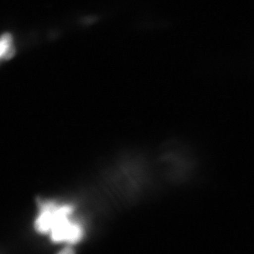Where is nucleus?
Segmentation results:
<instances>
[{
  "instance_id": "f257e3e1",
  "label": "nucleus",
  "mask_w": 254,
  "mask_h": 254,
  "mask_svg": "<svg viewBox=\"0 0 254 254\" xmlns=\"http://www.w3.org/2000/svg\"><path fill=\"white\" fill-rule=\"evenodd\" d=\"M37 202L34 228L38 234L49 237L53 243L65 246H75L83 240L85 228L75 218L74 206L53 199H40Z\"/></svg>"
},
{
  "instance_id": "f03ea898",
  "label": "nucleus",
  "mask_w": 254,
  "mask_h": 254,
  "mask_svg": "<svg viewBox=\"0 0 254 254\" xmlns=\"http://www.w3.org/2000/svg\"><path fill=\"white\" fill-rule=\"evenodd\" d=\"M157 164L162 176L171 185H185L197 173L199 162L192 148L179 139H170L159 150Z\"/></svg>"
},
{
  "instance_id": "7ed1b4c3",
  "label": "nucleus",
  "mask_w": 254,
  "mask_h": 254,
  "mask_svg": "<svg viewBox=\"0 0 254 254\" xmlns=\"http://www.w3.org/2000/svg\"><path fill=\"white\" fill-rule=\"evenodd\" d=\"M15 53L13 37L8 33L2 34L0 36V62L10 60Z\"/></svg>"
},
{
  "instance_id": "20e7f679",
  "label": "nucleus",
  "mask_w": 254,
  "mask_h": 254,
  "mask_svg": "<svg viewBox=\"0 0 254 254\" xmlns=\"http://www.w3.org/2000/svg\"><path fill=\"white\" fill-rule=\"evenodd\" d=\"M57 254H75V251L73 249L72 246H65Z\"/></svg>"
}]
</instances>
